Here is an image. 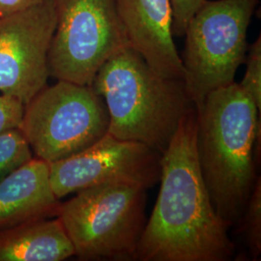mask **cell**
<instances>
[{
  "label": "cell",
  "mask_w": 261,
  "mask_h": 261,
  "mask_svg": "<svg viewBox=\"0 0 261 261\" xmlns=\"http://www.w3.org/2000/svg\"><path fill=\"white\" fill-rule=\"evenodd\" d=\"M161 186L141 234V261H226L230 226L215 209L196 153V109L183 117L161 157Z\"/></svg>",
  "instance_id": "6da1fadb"
},
{
  "label": "cell",
  "mask_w": 261,
  "mask_h": 261,
  "mask_svg": "<svg viewBox=\"0 0 261 261\" xmlns=\"http://www.w3.org/2000/svg\"><path fill=\"white\" fill-rule=\"evenodd\" d=\"M233 82L207 94L196 109V153L201 175L219 216L241 219L256 181L254 141L260 116Z\"/></svg>",
  "instance_id": "7a4b0ae2"
},
{
  "label": "cell",
  "mask_w": 261,
  "mask_h": 261,
  "mask_svg": "<svg viewBox=\"0 0 261 261\" xmlns=\"http://www.w3.org/2000/svg\"><path fill=\"white\" fill-rule=\"evenodd\" d=\"M91 86L106 103L110 135L143 143L161 154L183 117L196 108L183 80L159 75L130 47L101 67Z\"/></svg>",
  "instance_id": "3957f363"
},
{
  "label": "cell",
  "mask_w": 261,
  "mask_h": 261,
  "mask_svg": "<svg viewBox=\"0 0 261 261\" xmlns=\"http://www.w3.org/2000/svg\"><path fill=\"white\" fill-rule=\"evenodd\" d=\"M61 203V221L84 260H136L145 226L146 190L126 184L89 187Z\"/></svg>",
  "instance_id": "277c9868"
},
{
  "label": "cell",
  "mask_w": 261,
  "mask_h": 261,
  "mask_svg": "<svg viewBox=\"0 0 261 261\" xmlns=\"http://www.w3.org/2000/svg\"><path fill=\"white\" fill-rule=\"evenodd\" d=\"M259 0H203L185 30L184 84L196 109L207 94L232 84L248 51L247 34Z\"/></svg>",
  "instance_id": "5b68a950"
},
{
  "label": "cell",
  "mask_w": 261,
  "mask_h": 261,
  "mask_svg": "<svg viewBox=\"0 0 261 261\" xmlns=\"http://www.w3.org/2000/svg\"><path fill=\"white\" fill-rule=\"evenodd\" d=\"M109 126L106 103L91 85L57 81L25 103L19 130L36 158L51 164L91 146Z\"/></svg>",
  "instance_id": "8992f818"
},
{
  "label": "cell",
  "mask_w": 261,
  "mask_h": 261,
  "mask_svg": "<svg viewBox=\"0 0 261 261\" xmlns=\"http://www.w3.org/2000/svg\"><path fill=\"white\" fill-rule=\"evenodd\" d=\"M56 16L47 64L57 81L91 85L112 56L130 47L115 0H56Z\"/></svg>",
  "instance_id": "52a82bcc"
},
{
  "label": "cell",
  "mask_w": 261,
  "mask_h": 261,
  "mask_svg": "<svg viewBox=\"0 0 261 261\" xmlns=\"http://www.w3.org/2000/svg\"><path fill=\"white\" fill-rule=\"evenodd\" d=\"M161 157L143 143L119 140L108 133L82 152L49 164L50 185L59 199L106 184L148 190L160 180Z\"/></svg>",
  "instance_id": "ba28073f"
},
{
  "label": "cell",
  "mask_w": 261,
  "mask_h": 261,
  "mask_svg": "<svg viewBox=\"0 0 261 261\" xmlns=\"http://www.w3.org/2000/svg\"><path fill=\"white\" fill-rule=\"evenodd\" d=\"M56 0H44L0 19V94L28 103L47 86Z\"/></svg>",
  "instance_id": "9c48e42d"
},
{
  "label": "cell",
  "mask_w": 261,
  "mask_h": 261,
  "mask_svg": "<svg viewBox=\"0 0 261 261\" xmlns=\"http://www.w3.org/2000/svg\"><path fill=\"white\" fill-rule=\"evenodd\" d=\"M130 48L160 75L184 81V68L173 41L170 0H115Z\"/></svg>",
  "instance_id": "30bf717a"
},
{
  "label": "cell",
  "mask_w": 261,
  "mask_h": 261,
  "mask_svg": "<svg viewBox=\"0 0 261 261\" xmlns=\"http://www.w3.org/2000/svg\"><path fill=\"white\" fill-rule=\"evenodd\" d=\"M59 198L49 180V164L35 157L0 181V231L57 217Z\"/></svg>",
  "instance_id": "8fae6325"
},
{
  "label": "cell",
  "mask_w": 261,
  "mask_h": 261,
  "mask_svg": "<svg viewBox=\"0 0 261 261\" xmlns=\"http://www.w3.org/2000/svg\"><path fill=\"white\" fill-rule=\"evenodd\" d=\"M74 255V246L57 217L0 231V261H61Z\"/></svg>",
  "instance_id": "7c38bea8"
},
{
  "label": "cell",
  "mask_w": 261,
  "mask_h": 261,
  "mask_svg": "<svg viewBox=\"0 0 261 261\" xmlns=\"http://www.w3.org/2000/svg\"><path fill=\"white\" fill-rule=\"evenodd\" d=\"M32 158V150L19 129L0 135V181Z\"/></svg>",
  "instance_id": "4fadbf2b"
},
{
  "label": "cell",
  "mask_w": 261,
  "mask_h": 261,
  "mask_svg": "<svg viewBox=\"0 0 261 261\" xmlns=\"http://www.w3.org/2000/svg\"><path fill=\"white\" fill-rule=\"evenodd\" d=\"M244 231L253 259L261 252V181L256 178L252 194L244 211Z\"/></svg>",
  "instance_id": "5bb4252c"
},
{
  "label": "cell",
  "mask_w": 261,
  "mask_h": 261,
  "mask_svg": "<svg viewBox=\"0 0 261 261\" xmlns=\"http://www.w3.org/2000/svg\"><path fill=\"white\" fill-rule=\"evenodd\" d=\"M247 69L242 82L239 84L261 111V37L260 35L248 47Z\"/></svg>",
  "instance_id": "9a60e30c"
},
{
  "label": "cell",
  "mask_w": 261,
  "mask_h": 261,
  "mask_svg": "<svg viewBox=\"0 0 261 261\" xmlns=\"http://www.w3.org/2000/svg\"><path fill=\"white\" fill-rule=\"evenodd\" d=\"M24 106L16 97L0 94V135L8 130L19 129Z\"/></svg>",
  "instance_id": "2e32d148"
},
{
  "label": "cell",
  "mask_w": 261,
  "mask_h": 261,
  "mask_svg": "<svg viewBox=\"0 0 261 261\" xmlns=\"http://www.w3.org/2000/svg\"><path fill=\"white\" fill-rule=\"evenodd\" d=\"M172 6L173 36H184L190 19L202 4L203 0H170Z\"/></svg>",
  "instance_id": "e0dca14e"
},
{
  "label": "cell",
  "mask_w": 261,
  "mask_h": 261,
  "mask_svg": "<svg viewBox=\"0 0 261 261\" xmlns=\"http://www.w3.org/2000/svg\"><path fill=\"white\" fill-rule=\"evenodd\" d=\"M44 0H0V19L28 9Z\"/></svg>",
  "instance_id": "ac0fdd59"
}]
</instances>
